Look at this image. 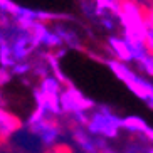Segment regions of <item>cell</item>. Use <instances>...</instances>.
<instances>
[{"mask_svg":"<svg viewBox=\"0 0 153 153\" xmlns=\"http://www.w3.org/2000/svg\"><path fill=\"white\" fill-rule=\"evenodd\" d=\"M150 2H152V0H150Z\"/></svg>","mask_w":153,"mask_h":153,"instance_id":"cell-3","label":"cell"},{"mask_svg":"<svg viewBox=\"0 0 153 153\" xmlns=\"http://www.w3.org/2000/svg\"><path fill=\"white\" fill-rule=\"evenodd\" d=\"M118 2H121V0H118Z\"/></svg>","mask_w":153,"mask_h":153,"instance_id":"cell-2","label":"cell"},{"mask_svg":"<svg viewBox=\"0 0 153 153\" xmlns=\"http://www.w3.org/2000/svg\"><path fill=\"white\" fill-rule=\"evenodd\" d=\"M84 123L89 133L103 138H116L121 131V120L116 114H111L108 109L94 111L93 114L84 118Z\"/></svg>","mask_w":153,"mask_h":153,"instance_id":"cell-1","label":"cell"}]
</instances>
